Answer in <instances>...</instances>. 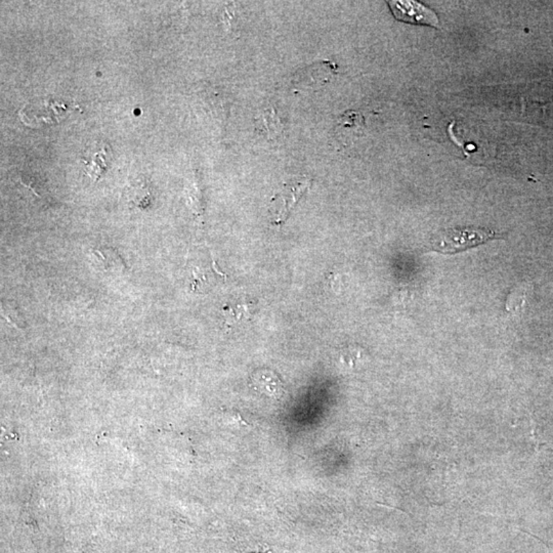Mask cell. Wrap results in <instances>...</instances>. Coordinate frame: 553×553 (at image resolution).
Here are the masks:
<instances>
[{
  "label": "cell",
  "mask_w": 553,
  "mask_h": 553,
  "mask_svg": "<svg viewBox=\"0 0 553 553\" xmlns=\"http://www.w3.org/2000/svg\"><path fill=\"white\" fill-rule=\"evenodd\" d=\"M394 16L398 20L418 25L438 26L439 20L432 10L413 1L389 2Z\"/></svg>",
  "instance_id": "obj_3"
},
{
  "label": "cell",
  "mask_w": 553,
  "mask_h": 553,
  "mask_svg": "<svg viewBox=\"0 0 553 553\" xmlns=\"http://www.w3.org/2000/svg\"><path fill=\"white\" fill-rule=\"evenodd\" d=\"M108 160V152L103 147L102 149L98 150L96 152H92L91 156L87 158H82V161L85 162L87 166V173L94 179V181L100 179L105 171L108 169V164L106 161Z\"/></svg>",
  "instance_id": "obj_4"
},
{
  "label": "cell",
  "mask_w": 553,
  "mask_h": 553,
  "mask_svg": "<svg viewBox=\"0 0 553 553\" xmlns=\"http://www.w3.org/2000/svg\"><path fill=\"white\" fill-rule=\"evenodd\" d=\"M312 186L308 177H299L284 184L271 200V212L273 213L274 224L276 226L284 224L300 199L308 192Z\"/></svg>",
  "instance_id": "obj_2"
},
{
  "label": "cell",
  "mask_w": 553,
  "mask_h": 553,
  "mask_svg": "<svg viewBox=\"0 0 553 553\" xmlns=\"http://www.w3.org/2000/svg\"><path fill=\"white\" fill-rule=\"evenodd\" d=\"M499 238L502 236L491 229L466 227L439 231L430 240V245L439 254H454Z\"/></svg>",
  "instance_id": "obj_1"
},
{
  "label": "cell",
  "mask_w": 553,
  "mask_h": 553,
  "mask_svg": "<svg viewBox=\"0 0 553 553\" xmlns=\"http://www.w3.org/2000/svg\"><path fill=\"white\" fill-rule=\"evenodd\" d=\"M128 200L130 203H134L136 207H146V205L149 204V188L143 183L132 184L128 188Z\"/></svg>",
  "instance_id": "obj_5"
}]
</instances>
